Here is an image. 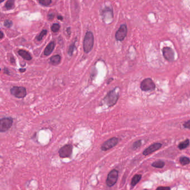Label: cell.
I'll return each mask as SVG.
<instances>
[{
  "label": "cell",
  "instance_id": "obj_1",
  "mask_svg": "<svg viewBox=\"0 0 190 190\" xmlns=\"http://www.w3.org/2000/svg\"><path fill=\"white\" fill-rule=\"evenodd\" d=\"M119 88L116 87L113 90H110L102 100V103L108 107H112L115 105L119 97Z\"/></svg>",
  "mask_w": 190,
  "mask_h": 190
},
{
  "label": "cell",
  "instance_id": "obj_2",
  "mask_svg": "<svg viewBox=\"0 0 190 190\" xmlns=\"http://www.w3.org/2000/svg\"><path fill=\"white\" fill-rule=\"evenodd\" d=\"M94 37L91 31H87L83 40V49L86 53L90 52L94 46Z\"/></svg>",
  "mask_w": 190,
  "mask_h": 190
},
{
  "label": "cell",
  "instance_id": "obj_3",
  "mask_svg": "<svg viewBox=\"0 0 190 190\" xmlns=\"http://www.w3.org/2000/svg\"><path fill=\"white\" fill-rule=\"evenodd\" d=\"M140 88L141 90L144 91H152L155 89V85L152 79L146 78L141 82Z\"/></svg>",
  "mask_w": 190,
  "mask_h": 190
},
{
  "label": "cell",
  "instance_id": "obj_4",
  "mask_svg": "<svg viewBox=\"0 0 190 190\" xmlns=\"http://www.w3.org/2000/svg\"><path fill=\"white\" fill-rule=\"evenodd\" d=\"M10 93L17 98H24L27 94L26 89L23 86H13L10 89Z\"/></svg>",
  "mask_w": 190,
  "mask_h": 190
},
{
  "label": "cell",
  "instance_id": "obj_5",
  "mask_svg": "<svg viewBox=\"0 0 190 190\" xmlns=\"http://www.w3.org/2000/svg\"><path fill=\"white\" fill-rule=\"evenodd\" d=\"M118 178V171L113 170L109 173L106 180V184L109 187H112L115 185Z\"/></svg>",
  "mask_w": 190,
  "mask_h": 190
},
{
  "label": "cell",
  "instance_id": "obj_6",
  "mask_svg": "<svg viewBox=\"0 0 190 190\" xmlns=\"http://www.w3.org/2000/svg\"><path fill=\"white\" fill-rule=\"evenodd\" d=\"M13 125V120L11 118H4L0 120V131L5 132L11 128Z\"/></svg>",
  "mask_w": 190,
  "mask_h": 190
},
{
  "label": "cell",
  "instance_id": "obj_7",
  "mask_svg": "<svg viewBox=\"0 0 190 190\" xmlns=\"http://www.w3.org/2000/svg\"><path fill=\"white\" fill-rule=\"evenodd\" d=\"M73 152V146L71 145H66L62 147L59 151V156L62 158L70 157Z\"/></svg>",
  "mask_w": 190,
  "mask_h": 190
},
{
  "label": "cell",
  "instance_id": "obj_8",
  "mask_svg": "<svg viewBox=\"0 0 190 190\" xmlns=\"http://www.w3.org/2000/svg\"><path fill=\"white\" fill-rule=\"evenodd\" d=\"M127 34V27L125 24L121 25L119 29L117 30L115 35V39L119 41H122L125 39Z\"/></svg>",
  "mask_w": 190,
  "mask_h": 190
},
{
  "label": "cell",
  "instance_id": "obj_9",
  "mask_svg": "<svg viewBox=\"0 0 190 190\" xmlns=\"http://www.w3.org/2000/svg\"><path fill=\"white\" fill-rule=\"evenodd\" d=\"M118 141H119L118 138L116 137L112 138L109 140L105 141V142L102 145L101 147V150L104 151L109 150L111 148H113L114 147H115V145L118 144Z\"/></svg>",
  "mask_w": 190,
  "mask_h": 190
},
{
  "label": "cell",
  "instance_id": "obj_10",
  "mask_svg": "<svg viewBox=\"0 0 190 190\" xmlns=\"http://www.w3.org/2000/svg\"><path fill=\"white\" fill-rule=\"evenodd\" d=\"M163 56L166 60L172 62L175 59V53L170 47H164L162 49Z\"/></svg>",
  "mask_w": 190,
  "mask_h": 190
},
{
  "label": "cell",
  "instance_id": "obj_11",
  "mask_svg": "<svg viewBox=\"0 0 190 190\" xmlns=\"http://www.w3.org/2000/svg\"><path fill=\"white\" fill-rule=\"evenodd\" d=\"M161 146L162 145L160 143H155L154 144H152L143 151V155H149L156 150H158L161 147Z\"/></svg>",
  "mask_w": 190,
  "mask_h": 190
},
{
  "label": "cell",
  "instance_id": "obj_12",
  "mask_svg": "<svg viewBox=\"0 0 190 190\" xmlns=\"http://www.w3.org/2000/svg\"><path fill=\"white\" fill-rule=\"evenodd\" d=\"M55 44L54 41H51L50 43L47 45V46L45 48V50L44 51V54L45 56H49L50 55L53 50L55 48Z\"/></svg>",
  "mask_w": 190,
  "mask_h": 190
},
{
  "label": "cell",
  "instance_id": "obj_13",
  "mask_svg": "<svg viewBox=\"0 0 190 190\" xmlns=\"http://www.w3.org/2000/svg\"><path fill=\"white\" fill-rule=\"evenodd\" d=\"M18 54L21 56L23 59L26 60H31L32 59V56L30 53L24 50H20L18 51Z\"/></svg>",
  "mask_w": 190,
  "mask_h": 190
},
{
  "label": "cell",
  "instance_id": "obj_14",
  "mask_svg": "<svg viewBox=\"0 0 190 190\" xmlns=\"http://www.w3.org/2000/svg\"><path fill=\"white\" fill-rule=\"evenodd\" d=\"M61 58L59 55H55L50 58V63L53 65H57L60 64Z\"/></svg>",
  "mask_w": 190,
  "mask_h": 190
},
{
  "label": "cell",
  "instance_id": "obj_15",
  "mask_svg": "<svg viewBox=\"0 0 190 190\" xmlns=\"http://www.w3.org/2000/svg\"><path fill=\"white\" fill-rule=\"evenodd\" d=\"M15 7V1L14 0L7 1L5 5V7L7 10H12Z\"/></svg>",
  "mask_w": 190,
  "mask_h": 190
},
{
  "label": "cell",
  "instance_id": "obj_16",
  "mask_svg": "<svg viewBox=\"0 0 190 190\" xmlns=\"http://www.w3.org/2000/svg\"><path fill=\"white\" fill-rule=\"evenodd\" d=\"M141 178H142V176L140 175H135L132 180V182H131L132 186L134 187L136 185L140 180Z\"/></svg>",
  "mask_w": 190,
  "mask_h": 190
},
{
  "label": "cell",
  "instance_id": "obj_17",
  "mask_svg": "<svg viewBox=\"0 0 190 190\" xmlns=\"http://www.w3.org/2000/svg\"><path fill=\"white\" fill-rule=\"evenodd\" d=\"M189 145H190V140H186L181 142L178 145V148L180 150H184L185 148H186L187 147H188Z\"/></svg>",
  "mask_w": 190,
  "mask_h": 190
},
{
  "label": "cell",
  "instance_id": "obj_18",
  "mask_svg": "<svg viewBox=\"0 0 190 190\" xmlns=\"http://www.w3.org/2000/svg\"><path fill=\"white\" fill-rule=\"evenodd\" d=\"M165 163L164 162L162 161V160H157V161H155V162H153L152 163V166L154 167H155V168H162L165 166Z\"/></svg>",
  "mask_w": 190,
  "mask_h": 190
},
{
  "label": "cell",
  "instance_id": "obj_19",
  "mask_svg": "<svg viewBox=\"0 0 190 190\" xmlns=\"http://www.w3.org/2000/svg\"><path fill=\"white\" fill-rule=\"evenodd\" d=\"M47 32H48V31L46 30H42V31L40 32V34L36 36V40L38 41H40L41 40H42L43 37L47 34Z\"/></svg>",
  "mask_w": 190,
  "mask_h": 190
},
{
  "label": "cell",
  "instance_id": "obj_20",
  "mask_svg": "<svg viewBox=\"0 0 190 190\" xmlns=\"http://www.w3.org/2000/svg\"><path fill=\"white\" fill-rule=\"evenodd\" d=\"M180 162L182 165H186L189 164L190 162V159L186 157H182L180 159Z\"/></svg>",
  "mask_w": 190,
  "mask_h": 190
},
{
  "label": "cell",
  "instance_id": "obj_21",
  "mask_svg": "<svg viewBox=\"0 0 190 190\" xmlns=\"http://www.w3.org/2000/svg\"><path fill=\"white\" fill-rule=\"evenodd\" d=\"M60 29V25L58 24V23H55V24H54L53 25L51 26V31L53 32H58Z\"/></svg>",
  "mask_w": 190,
  "mask_h": 190
},
{
  "label": "cell",
  "instance_id": "obj_22",
  "mask_svg": "<svg viewBox=\"0 0 190 190\" xmlns=\"http://www.w3.org/2000/svg\"><path fill=\"white\" fill-rule=\"evenodd\" d=\"M40 5L44 6H48L52 3V1L51 0H40L39 1Z\"/></svg>",
  "mask_w": 190,
  "mask_h": 190
},
{
  "label": "cell",
  "instance_id": "obj_23",
  "mask_svg": "<svg viewBox=\"0 0 190 190\" xmlns=\"http://www.w3.org/2000/svg\"><path fill=\"white\" fill-rule=\"evenodd\" d=\"M75 49V42L73 43L72 44L70 45V46H69V50H68V54L70 55V56H71L73 55V52L74 51Z\"/></svg>",
  "mask_w": 190,
  "mask_h": 190
},
{
  "label": "cell",
  "instance_id": "obj_24",
  "mask_svg": "<svg viewBox=\"0 0 190 190\" xmlns=\"http://www.w3.org/2000/svg\"><path fill=\"white\" fill-rule=\"evenodd\" d=\"M12 25H13V23L11 20H6L4 21V26L7 28H10Z\"/></svg>",
  "mask_w": 190,
  "mask_h": 190
},
{
  "label": "cell",
  "instance_id": "obj_25",
  "mask_svg": "<svg viewBox=\"0 0 190 190\" xmlns=\"http://www.w3.org/2000/svg\"><path fill=\"white\" fill-rule=\"evenodd\" d=\"M140 145H141V140H139L134 143L133 147L134 149H137V148H139Z\"/></svg>",
  "mask_w": 190,
  "mask_h": 190
},
{
  "label": "cell",
  "instance_id": "obj_26",
  "mask_svg": "<svg viewBox=\"0 0 190 190\" xmlns=\"http://www.w3.org/2000/svg\"><path fill=\"white\" fill-rule=\"evenodd\" d=\"M184 127L185 128H187V129H190V120L187 121L184 124Z\"/></svg>",
  "mask_w": 190,
  "mask_h": 190
},
{
  "label": "cell",
  "instance_id": "obj_27",
  "mask_svg": "<svg viewBox=\"0 0 190 190\" xmlns=\"http://www.w3.org/2000/svg\"><path fill=\"white\" fill-rule=\"evenodd\" d=\"M156 190H170L169 187H158Z\"/></svg>",
  "mask_w": 190,
  "mask_h": 190
},
{
  "label": "cell",
  "instance_id": "obj_28",
  "mask_svg": "<svg viewBox=\"0 0 190 190\" xmlns=\"http://www.w3.org/2000/svg\"><path fill=\"white\" fill-rule=\"evenodd\" d=\"M54 19V14H49L48 15V19L49 20H53Z\"/></svg>",
  "mask_w": 190,
  "mask_h": 190
},
{
  "label": "cell",
  "instance_id": "obj_29",
  "mask_svg": "<svg viewBox=\"0 0 190 190\" xmlns=\"http://www.w3.org/2000/svg\"><path fill=\"white\" fill-rule=\"evenodd\" d=\"M4 73L6 74H7V75H9L10 74V71H9V70L7 68H5L4 69Z\"/></svg>",
  "mask_w": 190,
  "mask_h": 190
},
{
  "label": "cell",
  "instance_id": "obj_30",
  "mask_svg": "<svg viewBox=\"0 0 190 190\" xmlns=\"http://www.w3.org/2000/svg\"><path fill=\"white\" fill-rule=\"evenodd\" d=\"M4 35L3 32L2 31H1V39H2V38L4 37Z\"/></svg>",
  "mask_w": 190,
  "mask_h": 190
},
{
  "label": "cell",
  "instance_id": "obj_31",
  "mask_svg": "<svg viewBox=\"0 0 190 190\" xmlns=\"http://www.w3.org/2000/svg\"><path fill=\"white\" fill-rule=\"evenodd\" d=\"M58 19L59 20H63V17L61 16H58Z\"/></svg>",
  "mask_w": 190,
  "mask_h": 190
},
{
  "label": "cell",
  "instance_id": "obj_32",
  "mask_svg": "<svg viewBox=\"0 0 190 190\" xmlns=\"http://www.w3.org/2000/svg\"><path fill=\"white\" fill-rule=\"evenodd\" d=\"M20 72H24V71H25V69H20Z\"/></svg>",
  "mask_w": 190,
  "mask_h": 190
}]
</instances>
